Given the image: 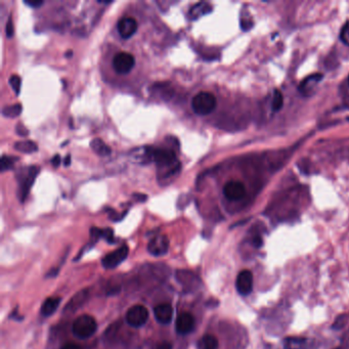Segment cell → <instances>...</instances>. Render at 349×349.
Returning <instances> with one entry per match:
<instances>
[{"instance_id":"21","label":"cell","mask_w":349,"mask_h":349,"mask_svg":"<svg viewBox=\"0 0 349 349\" xmlns=\"http://www.w3.org/2000/svg\"><path fill=\"white\" fill-rule=\"evenodd\" d=\"M200 349H217L218 348V340L213 335H205L201 338L199 342Z\"/></svg>"},{"instance_id":"37","label":"cell","mask_w":349,"mask_h":349,"mask_svg":"<svg viewBox=\"0 0 349 349\" xmlns=\"http://www.w3.org/2000/svg\"><path fill=\"white\" fill-rule=\"evenodd\" d=\"M156 349H172V345L169 342H163L159 344Z\"/></svg>"},{"instance_id":"2","label":"cell","mask_w":349,"mask_h":349,"mask_svg":"<svg viewBox=\"0 0 349 349\" xmlns=\"http://www.w3.org/2000/svg\"><path fill=\"white\" fill-rule=\"evenodd\" d=\"M97 329V324L95 317L88 315L81 316L79 317H77L74 322L72 331L76 337H78L80 339H87L96 332Z\"/></svg>"},{"instance_id":"12","label":"cell","mask_w":349,"mask_h":349,"mask_svg":"<svg viewBox=\"0 0 349 349\" xmlns=\"http://www.w3.org/2000/svg\"><path fill=\"white\" fill-rule=\"evenodd\" d=\"M195 327V318L189 313H184L179 315L175 321L176 332L180 335H186L192 331Z\"/></svg>"},{"instance_id":"5","label":"cell","mask_w":349,"mask_h":349,"mask_svg":"<svg viewBox=\"0 0 349 349\" xmlns=\"http://www.w3.org/2000/svg\"><path fill=\"white\" fill-rule=\"evenodd\" d=\"M152 160L158 165L159 169L169 167L178 162L173 151L168 149H152Z\"/></svg>"},{"instance_id":"30","label":"cell","mask_w":349,"mask_h":349,"mask_svg":"<svg viewBox=\"0 0 349 349\" xmlns=\"http://www.w3.org/2000/svg\"><path fill=\"white\" fill-rule=\"evenodd\" d=\"M14 32H15V28H14V24H12V20H11V17H9L7 23H6V28H5V33H6V36L8 38H11L12 36H14Z\"/></svg>"},{"instance_id":"11","label":"cell","mask_w":349,"mask_h":349,"mask_svg":"<svg viewBox=\"0 0 349 349\" xmlns=\"http://www.w3.org/2000/svg\"><path fill=\"white\" fill-rule=\"evenodd\" d=\"M138 29L137 21L131 17L122 18L117 24V30L120 36L124 39L131 38Z\"/></svg>"},{"instance_id":"7","label":"cell","mask_w":349,"mask_h":349,"mask_svg":"<svg viewBox=\"0 0 349 349\" xmlns=\"http://www.w3.org/2000/svg\"><path fill=\"white\" fill-rule=\"evenodd\" d=\"M128 252H129L128 247L124 245V246L120 247L119 249L107 254L102 258V261H101L102 266L109 269L117 267L120 263H122L126 259V257L128 256Z\"/></svg>"},{"instance_id":"32","label":"cell","mask_w":349,"mask_h":349,"mask_svg":"<svg viewBox=\"0 0 349 349\" xmlns=\"http://www.w3.org/2000/svg\"><path fill=\"white\" fill-rule=\"evenodd\" d=\"M24 3L31 6V7L37 8V7L41 6L44 2H43V0H24Z\"/></svg>"},{"instance_id":"29","label":"cell","mask_w":349,"mask_h":349,"mask_svg":"<svg viewBox=\"0 0 349 349\" xmlns=\"http://www.w3.org/2000/svg\"><path fill=\"white\" fill-rule=\"evenodd\" d=\"M101 237L105 238L108 242L112 243L114 241V232L111 228H106V229H101Z\"/></svg>"},{"instance_id":"13","label":"cell","mask_w":349,"mask_h":349,"mask_svg":"<svg viewBox=\"0 0 349 349\" xmlns=\"http://www.w3.org/2000/svg\"><path fill=\"white\" fill-rule=\"evenodd\" d=\"M154 314L160 324L168 325L170 324L173 317V308L169 303H162L155 307Z\"/></svg>"},{"instance_id":"1","label":"cell","mask_w":349,"mask_h":349,"mask_svg":"<svg viewBox=\"0 0 349 349\" xmlns=\"http://www.w3.org/2000/svg\"><path fill=\"white\" fill-rule=\"evenodd\" d=\"M40 172V167L38 166H29L22 168L19 170L17 178L19 182V191L18 195L21 202H24L27 198L28 193L31 190L32 185L35 182V178Z\"/></svg>"},{"instance_id":"34","label":"cell","mask_w":349,"mask_h":349,"mask_svg":"<svg viewBox=\"0 0 349 349\" xmlns=\"http://www.w3.org/2000/svg\"><path fill=\"white\" fill-rule=\"evenodd\" d=\"M61 161H62L61 156H60L59 154H57L53 157V159H51V164H53L54 167H59L60 164H61Z\"/></svg>"},{"instance_id":"23","label":"cell","mask_w":349,"mask_h":349,"mask_svg":"<svg viewBox=\"0 0 349 349\" xmlns=\"http://www.w3.org/2000/svg\"><path fill=\"white\" fill-rule=\"evenodd\" d=\"M22 111H23V107L21 103H15V105L12 106H7L3 108L2 115L7 118H16L21 115Z\"/></svg>"},{"instance_id":"14","label":"cell","mask_w":349,"mask_h":349,"mask_svg":"<svg viewBox=\"0 0 349 349\" xmlns=\"http://www.w3.org/2000/svg\"><path fill=\"white\" fill-rule=\"evenodd\" d=\"M324 78V76L319 73L317 74H313L308 76L306 79H304L302 81V83L299 86V90L300 93L305 95V96H309L312 95L315 93L316 86L320 82V80Z\"/></svg>"},{"instance_id":"35","label":"cell","mask_w":349,"mask_h":349,"mask_svg":"<svg viewBox=\"0 0 349 349\" xmlns=\"http://www.w3.org/2000/svg\"><path fill=\"white\" fill-rule=\"evenodd\" d=\"M133 197L135 200H137L139 202H145L148 200V196L144 195V193H134Z\"/></svg>"},{"instance_id":"22","label":"cell","mask_w":349,"mask_h":349,"mask_svg":"<svg viewBox=\"0 0 349 349\" xmlns=\"http://www.w3.org/2000/svg\"><path fill=\"white\" fill-rule=\"evenodd\" d=\"M305 344V339L300 337H289L284 341L285 349H302Z\"/></svg>"},{"instance_id":"31","label":"cell","mask_w":349,"mask_h":349,"mask_svg":"<svg viewBox=\"0 0 349 349\" xmlns=\"http://www.w3.org/2000/svg\"><path fill=\"white\" fill-rule=\"evenodd\" d=\"M16 132H17V134H19L22 137H25V136H27L29 134L28 129L26 128L22 123H19L16 126Z\"/></svg>"},{"instance_id":"8","label":"cell","mask_w":349,"mask_h":349,"mask_svg":"<svg viewBox=\"0 0 349 349\" xmlns=\"http://www.w3.org/2000/svg\"><path fill=\"white\" fill-rule=\"evenodd\" d=\"M223 195L229 201H240L246 196V188L241 182L232 180L224 186Z\"/></svg>"},{"instance_id":"40","label":"cell","mask_w":349,"mask_h":349,"mask_svg":"<svg viewBox=\"0 0 349 349\" xmlns=\"http://www.w3.org/2000/svg\"><path fill=\"white\" fill-rule=\"evenodd\" d=\"M348 85H349V77H348Z\"/></svg>"},{"instance_id":"15","label":"cell","mask_w":349,"mask_h":349,"mask_svg":"<svg viewBox=\"0 0 349 349\" xmlns=\"http://www.w3.org/2000/svg\"><path fill=\"white\" fill-rule=\"evenodd\" d=\"M211 11H212V6L209 3L199 2L190 8V10L189 12V17L191 20H197L201 16H205L207 14H209V12H211Z\"/></svg>"},{"instance_id":"17","label":"cell","mask_w":349,"mask_h":349,"mask_svg":"<svg viewBox=\"0 0 349 349\" xmlns=\"http://www.w3.org/2000/svg\"><path fill=\"white\" fill-rule=\"evenodd\" d=\"M90 148H92L93 151L100 157L110 156L112 153L111 148L103 143V140L100 138H95L90 141Z\"/></svg>"},{"instance_id":"16","label":"cell","mask_w":349,"mask_h":349,"mask_svg":"<svg viewBox=\"0 0 349 349\" xmlns=\"http://www.w3.org/2000/svg\"><path fill=\"white\" fill-rule=\"evenodd\" d=\"M182 170V163L179 161L169 167H165L159 169V180H165L166 179H173L175 176H177Z\"/></svg>"},{"instance_id":"27","label":"cell","mask_w":349,"mask_h":349,"mask_svg":"<svg viewBox=\"0 0 349 349\" xmlns=\"http://www.w3.org/2000/svg\"><path fill=\"white\" fill-rule=\"evenodd\" d=\"M340 39L342 42L346 45L349 46V21L345 23V25L342 27L341 32H340Z\"/></svg>"},{"instance_id":"39","label":"cell","mask_w":349,"mask_h":349,"mask_svg":"<svg viewBox=\"0 0 349 349\" xmlns=\"http://www.w3.org/2000/svg\"><path fill=\"white\" fill-rule=\"evenodd\" d=\"M64 56H66L67 58H71V57L73 56V51H71V50H70V51H68V53H67L66 55H64Z\"/></svg>"},{"instance_id":"19","label":"cell","mask_w":349,"mask_h":349,"mask_svg":"<svg viewBox=\"0 0 349 349\" xmlns=\"http://www.w3.org/2000/svg\"><path fill=\"white\" fill-rule=\"evenodd\" d=\"M14 148L23 154H32L38 151V146L32 140H21L17 141Z\"/></svg>"},{"instance_id":"9","label":"cell","mask_w":349,"mask_h":349,"mask_svg":"<svg viewBox=\"0 0 349 349\" xmlns=\"http://www.w3.org/2000/svg\"><path fill=\"white\" fill-rule=\"evenodd\" d=\"M236 288L241 295H249L253 290V275L250 270H242L237 277Z\"/></svg>"},{"instance_id":"26","label":"cell","mask_w":349,"mask_h":349,"mask_svg":"<svg viewBox=\"0 0 349 349\" xmlns=\"http://www.w3.org/2000/svg\"><path fill=\"white\" fill-rule=\"evenodd\" d=\"M8 82H9V84L11 85L12 89H14L15 94L18 95L20 94L21 86H22V79H21V77L18 76V75H11V76L9 77Z\"/></svg>"},{"instance_id":"33","label":"cell","mask_w":349,"mask_h":349,"mask_svg":"<svg viewBox=\"0 0 349 349\" xmlns=\"http://www.w3.org/2000/svg\"><path fill=\"white\" fill-rule=\"evenodd\" d=\"M252 244L254 245V247L255 248H260L262 245H263V241H262V238L260 236H256L253 238L252 240Z\"/></svg>"},{"instance_id":"4","label":"cell","mask_w":349,"mask_h":349,"mask_svg":"<svg viewBox=\"0 0 349 349\" xmlns=\"http://www.w3.org/2000/svg\"><path fill=\"white\" fill-rule=\"evenodd\" d=\"M149 319L148 309L143 305H134L126 314V320L133 328L143 327Z\"/></svg>"},{"instance_id":"3","label":"cell","mask_w":349,"mask_h":349,"mask_svg":"<svg viewBox=\"0 0 349 349\" xmlns=\"http://www.w3.org/2000/svg\"><path fill=\"white\" fill-rule=\"evenodd\" d=\"M216 105H217L216 97L212 94L206 93V92L199 93L198 95L193 96L191 100L192 111L200 116L211 114L215 110Z\"/></svg>"},{"instance_id":"10","label":"cell","mask_w":349,"mask_h":349,"mask_svg":"<svg viewBox=\"0 0 349 349\" xmlns=\"http://www.w3.org/2000/svg\"><path fill=\"white\" fill-rule=\"evenodd\" d=\"M169 248V240L164 235L154 237L148 244V251L154 256H162Z\"/></svg>"},{"instance_id":"28","label":"cell","mask_w":349,"mask_h":349,"mask_svg":"<svg viewBox=\"0 0 349 349\" xmlns=\"http://www.w3.org/2000/svg\"><path fill=\"white\" fill-rule=\"evenodd\" d=\"M348 320V317L347 315H341L337 317V319L335 320L334 322V325H333V329L335 330H338V329H342L345 325H346V322Z\"/></svg>"},{"instance_id":"20","label":"cell","mask_w":349,"mask_h":349,"mask_svg":"<svg viewBox=\"0 0 349 349\" xmlns=\"http://www.w3.org/2000/svg\"><path fill=\"white\" fill-rule=\"evenodd\" d=\"M87 298V292L86 291H81L79 293H77L72 300L70 301V303L67 306V310H71V312H75L76 309H78L79 306L81 304H83V302L86 300Z\"/></svg>"},{"instance_id":"24","label":"cell","mask_w":349,"mask_h":349,"mask_svg":"<svg viewBox=\"0 0 349 349\" xmlns=\"http://www.w3.org/2000/svg\"><path fill=\"white\" fill-rule=\"evenodd\" d=\"M16 160L17 159L14 158V157L6 156V155H2L1 161H0V170H1V172H4L6 170L12 169V168H14Z\"/></svg>"},{"instance_id":"25","label":"cell","mask_w":349,"mask_h":349,"mask_svg":"<svg viewBox=\"0 0 349 349\" xmlns=\"http://www.w3.org/2000/svg\"><path fill=\"white\" fill-rule=\"evenodd\" d=\"M284 103V97L283 95L281 94L280 90H275L274 93V97H273V101H271V108L275 112H278L282 109Z\"/></svg>"},{"instance_id":"38","label":"cell","mask_w":349,"mask_h":349,"mask_svg":"<svg viewBox=\"0 0 349 349\" xmlns=\"http://www.w3.org/2000/svg\"><path fill=\"white\" fill-rule=\"evenodd\" d=\"M63 165L66 166V167H68V166L71 165V155H70V154H68L67 156H66V158L63 159Z\"/></svg>"},{"instance_id":"6","label":"cell","mask_w":349,"mask_h":349,"mask_svg":"<svg viewBox=\"0 0 349 349\" xmlns=\"http://www.w3.org/2000/svg\"><path fill=\"white\" fill-rule=\"evenodd\" d=\"M135 64L134 57L129 53H119L114 57L113 67L118 74H128Z\"/></svg>"},{"instance_id":"18","label":"cell","mask_w":349,"mask_h":349,"mask_svg":"<svg viewBox=\"0 0 349 349\" xmlns=\"http://www.w3.org/2000/svg\"><path fill=\"white\" fill-rule=\"evenodd\" d=\"M61 303V298H57V297H50V298H47L43 304H42V307H41V314L44 316V317H49L53 315L57 308L59 307Z\"/></svg>"},{"instance_id":"36","label":"cell","mask_w":349,"mask_h":349,"mask_svg":"<svg viewBox=\"0 0 349 349\" xmlns=\"http://www.w3.org/2000/svg\"><path fill=\"white\" fill-rule=\"evenodd\" d=\"M62 349H82L81 346L79 345H77V344H74V343H68L66 345H63L62 347Z\"/></svg>"}]
</instances>
